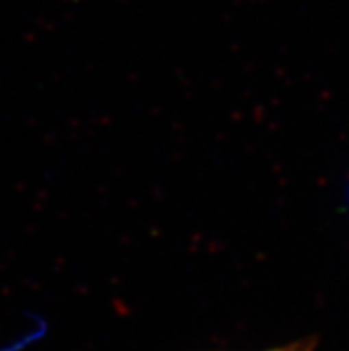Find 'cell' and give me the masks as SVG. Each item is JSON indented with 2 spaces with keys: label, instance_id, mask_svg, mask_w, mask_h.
<instances>
[{
  "label": "cell",
  "instance_id": "cell-1",
  "mask_svg": "<svg viewBox=\"0 0 349 351\" xmlns=\"http://www.w3.org/2000/svg\"><path fill=\"white\" fill-rule=\"evenodd\" d=\"M314 350V343L312 341H298V343H292L289 346L276 348V350L271 351H312Z\"/></svg>",
  "mask_w": 349,
  "mask_h": 351
}]
</instances>
